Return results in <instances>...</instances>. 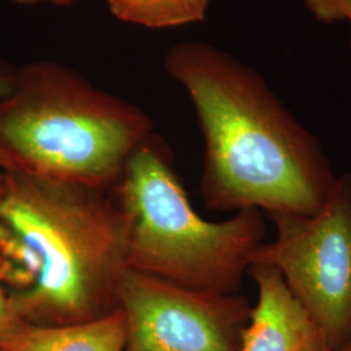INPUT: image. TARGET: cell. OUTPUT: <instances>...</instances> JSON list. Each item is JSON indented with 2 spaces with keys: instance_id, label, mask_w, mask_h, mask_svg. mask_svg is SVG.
Returning a JSON list of instances; mask_svg holds the SVG:
<instances>
[{
  "instance_id": "1",
  "label": "cell",
  "mask_w": 351,
  "mask_h": 351,
  "mask_svg": "<svg viewBox=\"0 0 351 351\" xmlns=\"http://www.w3.org/2000/svg\"><path fill=\"white\" fill-rule=\"evenodd\" d=\"M164 66L188 93L201 128L207 208L313 215L326 204L339 175L263 75L199 40L175 45Z\"/></svg>"
},
{
  "instance_id": "2",
  "label": "cell",
  "mask_w": 351,
  "mask_h": 351,
  "mask_svg": "<svg viewBox=\"0 0 351 351\" xmlns=\"http://www.w3.org/2000/svg\"><path fill=\"white\" fill-rule=\"evenodd\" d=\"M0 224L37 261L33 282L10 291L23 322L80 324L119 308L128 267L113 190L0 171Z\"/></svg>"
},
{
  "instance_id": "3",
  "label": "cell",
  "mask_w": 351,
  "mask_h": 351,
  "mask_svg": "<svg viewBox=\"0 0 351 351\" xmlns=\"http://www.w3.org/2000/svg\"><path fill=\"white\" fill-rule=\"evenodd\" d=\"M152 134L138 106L53 62L17 68L0 98V171L113 190Z\"/></svg>"
},
{
  "instance_id": "4",
  "label": "cell",
  "mask_w": 351,
  "mask_h": 351,
  "mask_svg": "<svg viewBox=\"0 0 351 351\" xmlns=\"http://www.w3.org/2000/svg\"><path fill=\"white\" fill-rule=\"evenodd\" d=\"M124 220L126 267L184 288L239 293L265 215L243 210L224 221L201 217L154 133L132 154L113 189Z\"/></svg>"
},
{
  "instance_id": "5",
  "label": "cell",
  "mask_w": 351,
  "mask_h": 351,
  "mask_svg": "<svg viewBox=\"0 0 351 351\" xmlns=\"http://www.w3.org/2000/svg\"><path fill=\"white\" fill-rule=\"evenodd\" d=\"M269 219L276 236L250 264L275 268L322 330L326 350L339 349L351 339V173L339 176L317 213Z\"/></svg>"
},
{
  "instance_id": "6",
  "label": "cell",
  "mask_w": 351,
  "mask_h": 351,
  "mask_svg": "<svg viewBox=\"0 0 351 351\" xmlns=\"http://www.w3.org/2000/svg\"><path fill=\"white\" fill-rule=\"evenodd\" d=\"M123 351H241L250 301L241 293L184 288L125 268L117 289Z\"/></svg>"
},
{
  "instance_id": "7",
  "label": "cell",
  "mask_w": 351,
  "mask_h": 351,
  "mask_svg": "<svg viewBox=\"0 0 351 351\" xmlns=\"http://www.w3.org/2000/svg\"><path fill=\"white\" fill-rule=\"evenodd\" d=\"M258 290L241 351H328L322 330L275 268L250 264Z\"/></svg>"
},
{
  "instance_id": "8",
  "label": "cell",
  "mask_w": 351,
  "mask_h": 351,
  "mask_svg": "<svg viewBox=\"0 0 351 351\" xmlns=\"http://www.w3.org/2000/svg\"><path fill=\"white\" fill-rule=\"evenodd\" d=\"M125 316L120 308L97 320L69 326L25 323L5 351H123Z\"/></svg>"
},
{
  "instance_id": "9",
  "label": "cell",
  "mask_w": 351,
  "mask_h": 351,
  "mask_svg": "<svg viewBox=\"0 0 351 351\" xmlns=\"http://www.w3.org/2000/svg\"><path fill=\"white\" fill-rule=\"evenodd\" d=\"M119 20L149 29L201 23L211 0H106Z\"/></svg>"
},
{
  "instance_id": "10",
  "label": "cell",
  "mask_w": 351,
  "mask_h": 351,
  "mask_svg": "<svg viewBox=\"0 0 351 351\" xmlns=\"http://www.w3.org/2000/svg\"><path fill=\"white\" fill-rule=\"evenodd\" d=\"M306 10L322 24L348 23L351 29V0H302Z\"/></svg>"
},
{
  "instance_id": "11",
  "label": "cell",
  "mask_w": 351,
  "mask_h": 351,
  "mask_svg": "<svg viewBox=\"0 0 351 351\" xmlns=\"http://www.w3.org/2000/svg\"><path fill=\"white\" fill-rule=\"evenodd\" d=\"M24 324L13 308L10 293L0 282V351L7 350Z\"/></svg>"
},
{
  "instance_id": "12",
  "label": "cell",
  "mask_w": 351,
  "mask_h": 351,
  "mask_svg": "<svg viewBox=\"0 0 351 351\" xmlns=\"http://www.w3.org/2000/svg\"><path fill=\"white\" fill-rule=\"evenodd\" d=\"M17 66H13L0 59V98L7 95L14 85Z\"/></svg>"
},
{
  "instance_id": "13",
  "label": "cell",
  "mask_w": 351,
  "mask_h": 351,
  "mask_svg": "<svg viewBox=\"0 0 351 351\" xmlns=\"http://www.w3.org/2000/svg\"><path fill=\"white\" fill-rule=\"evenodd\" d=\"M11 1L14 4H19V5H34V4H38L45 0H11Z\"/></svg>"
},
{
  "instance_id": "14",
  "label": "cell",
  "mask_w": 351,
  "mask_h": 351,
  "mask_svg": "<svg viewBox=\"0 0 351 351\" xmlns=\"http://www.w3.org/2000/svg\"><path fill=\"white\" fill-rule=\"evenodd\" d=\"M45 1H50L55 5H69L72 3H75V0H45Z\"/></svg>"
},
{
  "instance_id": "15",
  "label": "cell",
  "mask_w": 351,
  "mask_h": 351,
  "mask_svg": "<svg viewBox=\"0 0 351 351\" xmlns=\"http://www.w3.org/2000/svg\"><path fill=\"white\" fill-rule=\"evenodd\" d=\"M333 351H351V339L345 343V345H342L341 348L339 349H336V350Z\"/></svg>"
}]
</instances>
